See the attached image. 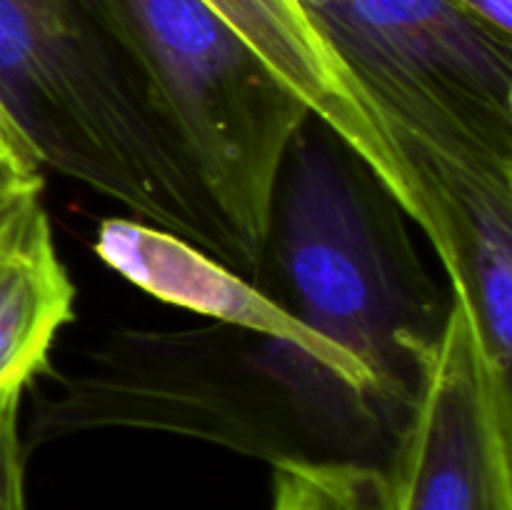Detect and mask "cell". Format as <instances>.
Listing matches in <instances>:
<instances>
[{"label":"cell","mask_w":512,"mask_h":510,"mask_svg":"<svg viewBox=\"0 0 512 510\" xmlns=\"http://www.w3.org/2000/svg\"><path fill=\"white\" fill-rule=\"evenodd\" d=\"M0 108L43 168L245 275L233 235L90 0H0Z\"/></svg>","instance_id":"cell-1"},{"label":"cell","mask_w":512,"mask_h":510,"mask_svg":"<svg viewBox=\"0 0 512 510\" xmlns=\"http://www.w3.org/2000/svg\"><path fill=\"white\" fill-rule=\"evenodd\" d=\"M408 223L368 165L310 115L280 170L268 255L290 310L363 365L393 435L450 305Z\"/></svg>","instance_id":"cell-2"},{"label":"cell","mask_w":512,"mask_h":510,"mask_svg":"<svg viewBox=\"0 0 512 510\" xmlns=\"http://www.w3.org/2000/svg\"><path fill=\"white\" fill-rule=\"evenodd\" d=\"M305 3L463 250L468 210L512 205V38L453 0Z\"/></svg>","instance_id":"cell-3"},{"label":"cell","mask_w":512,"mask_h":510,"mask_svg":"<svg viewBox=\"0 0 512 510\" xmlns=\"http://www.w3.org/2000/svg\"><path fill=\"white\" fill-rule=\"evenodd\" d=\"M25 450L103 430L198 440L275 465L330 460L288 380L285 343L228 325L115 328L70 368L40 375Z\"/></svg>","instance_id":"cell-4"},{"label":"cell","mask_w":512,"mask_h":510,"mask_svg":"<svg viewBox=\"0 0 512 510\" xmlns=\"http://www.w3.org/2000/svg\"><path fill=\"white\" fill-rule=\"evenodd\" d=\"M243 255L268 263L280 170L310 110L203 0H90Z\"/></svg>","instance_id":"cell-5"},{"label":"cell","mask_w":512,"mask_h":510,"mask_svg":"<svg viewBox=\"0 0 512 510\" xmlns=\"http://www.w3.org/2000/svg\"><path fill=\"white\" fill-rule=\"evenodd\" d=\"M393 510H512V380L450 295L383 465Z\"/></svg>","instance_id":"cell-6"},{"label":"cell","mask_w":512,"mask_h":510,"mask_svg":"<svg viewBox=\"0 0 512 510\" xmlns=\"http://www.w3.org/2000/svg\"><path fill=\"white\" fill-rule=\"evenodd\" d=\"M93 248L113 273L155 300L193 310L213 323L258 338L293 345L348 385L355 395L368 400L378 413L373 385L363 365L355 363L338 345L313 333L288 305L263 293L253 280L198 245L140 220L108 218L98 225Z\"/></svg>","instance_id":"cell-7"},{"label":"cell","mask_w":512,"mask_h":510,"mask_svg":"<svg viewBox=\"0 0 512 510\" xmlns=\"http://www.w3.org/2000/svg\"><path fill=\"white\" fill-rule=\"evenodd\" d=\"M75 318V285L40 190L0 215V390L48 373L53 340Z\"/></svg>","instance_id":"cell-8"},{"label":"cell","mask_w":512,"mask_h":510,"mask_svg":"<svg viewBox=\"0 0 512 510\" xmlns=\"http://www.w3.org/2000/svg\"><path fill=\"white\" fill-rule=\"evenodd\" d=\"M273 468L270 510H393L383 468L353 460H285Z\"/></svg>","instance_id":"cell-9"},{"label":"cell","mask_w":512,"mask_h":510,"mask_svg":"<svg viewBox=\"0 0 512 510\" xmlns=\"http://www.w3.org/2000/svg\"><path fill=\"white\" fill-rule=\"evenodd\" d=\"M0 158L25 178H43L40 175L43 165H40L38 155L33 153L28 140L20 135V130L15 128V123L5 115L3 108H0Z\"/></svg>","instance_id":"cell-10"},{"label":"cell","mask_w":512,"mask_h":510,"mask_svg":"<svg viewBox=\"0 0 512 510\" xmlns=\"http://www.w3.org/2000/svg\"><path fill=\"white\" fill-rule=\"evenodd\" d=\"M485 25L512 38V0H453Z\"/></svg>","instance_id":"cell-11"},{"label":"cell","mask_w":512,"mask_h":510,"mask_svg":"<svg viewBox=\"0 0 512 510\" xmlns=\"http://www.w3.org/2000/svg\"><path fill=\"white\" fill-rule=\"evenodd\" d=\"M43 190V178H25L18 170L10 168L3 158H0V215L20 200L23 195Z\"/></svg>","instance_id":"cell-12"}]
</instances>
